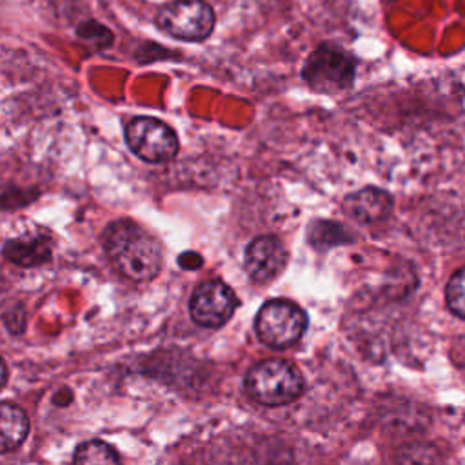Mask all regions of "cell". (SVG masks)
Masks as SVG:
<instances>
[{"label":"cell","mask_w":465,"mask_h":465,"mask_svg":"<svg viewBox=\"0 0 465 465\" xmlns=\"http://www.w3.org/2000/svg\"><path fill=\"white\" fill-rule=\"evenodd\" d=\"M111 263L133 282L153 280L162 267V249L153 234L131 220L111 222L102 232Z\"/></svg>","instance_id":"cell-1"},{"label":"cell","mask_w":465,"mask_h":465,"mask_svg":"<svg viewBox=\"0 0 465 465\" xmlns=\"http://www.w3.org/2000/svg\"><path fill=\"white\" fill-rule=\"evenodd\" d=\"M356 76L354 56L334 42H322L302 67L305 84L322 94H338L352 87Z\"/></svg>","instance_id":"cell-2"},{"label":"cell","mask_w":465,"mask_h":465,"mask_svg":"<svg viewBox=\"0 0 465 465\" xmlns=\"http://www.w3.org/2000/svg\"><path fill=\"white\" fill-rule=\"evenodd\" d=\"M245 389L258 403L280 407L294 401L302 394L303 378L291 361L265 360L247 372Z\"/></svg>","instance_id":"cell-3"},{"label":"cell","mask_w":465,"mask_h":465,"mask_svg":"<svg viewBox=\"0 0 465 465\" xmlns=\"http://www.w3.org/2000/svg\"><path fill=\"white\" fill-rule=\"evenodd\" d=\"M214 11L205 0H173L154 15V25L167 36L183 42H202L214 29Z\"/></svg>","instance_id":"cell-4"},{"label":"cell","mask_w":465,"mask_h":465,"mask_svg":"<svg viewBox=\"0 0 465 465\" xmlns=\"http://www.w3.org/2000/svg\"><path fill=\"white\" fill-rule=\"evenodd\" d=\"M305 327V312L289 300H271L263 303L254 320L260 341L272 349H287L294 345L303 336Z\"/></svg>","instance_id":"cell-5"},{"label":"cell","mask_w":465,"mask_h":465,"mask_svg":"<svg viewBox=\"0 0 465 465\" xmlns=\"http://www.w3.org/2000/svg\"><path fill=\"white\" fill-rule=\"evenodd\" d=\"M127 147L143 162L165 163L178 154V136L171 125L154 116H134L124 131Z\"/></svg>","instance_id":"cell-6"},{"label":"cell","mask_w":465,"mask_h":465,"mask_svg":"<svg viewBox=\"0 0 465 465\" xmlns=\"http://www.w3.org/2000/svg\"><path fill=\"white\" fill-rule=\"evenodd\" d=\"M236 298L232 291L216 280L200 283L189 300L191 318L203 327L223 325L232 316Z\"/></svg>","instance_id":"cell-7"},{"label":"cell","mask_w":465,"mask_h":465,"mask_svg":"<svg viewBox=\"0 0 465 465\" xmlns=\"http://www.w3.org/2000/svg\"><path fill=\"white\" fill-rule=\"evenodd\" d=\"M287 249L276 236H258L245 249V269L252 282L269 283L287 265Z\"/></svg>","instance_id":"cell-8"},{"label":"cell","mask_w":465,"mask_h":465,"mask_svg":"<svg viewBox=\"0 0 465 465\" xmlns=\"http://www.w3.org/2000/svg\"><path fill=\"white\" fill-rule=\"evenodd\" d=\"M345 213L360 223H376L385 220L392 211V198L378 187H363L345 196Z\"/></svg>","instance_id":"cell-9"},{"label":"cell","mask_w":465,"mask_h":465,"mask_svg":"<svg viewBox=\"0 0 465 465\" xmlns=\"http://www.w3.org/2000/svg\"><path fill=\"white\" fill-rule=\"evenodd\" d=\"M29 432V420L25 412L15 403L4 401L0 405V450L9 452L16 449Z\"/></svg>","instance_id":"cell-10"},{"label":"cell","mask_w":465,"mask_h":465,"mask_svg":"<svg viewBox=\"0 0 465 465\" xmlns=\"http://www.w3.org/2000/svg\"><path fill=\"white\" fill-rule=\"evenodd\" d=\"M4 254L11 262L22 267H33L40 265L49 260L51 249L44 238L29 240V242H20V240H7L4 243Z\"/></svg>","instance_id":"cell-11"},{"label":"cell","mask_w":465,"mask_h":465,"mask_svg":"<svg viewBox=\"0 0 465 465\" xmlns=\"http://www.w3.org/2000/svg\"><path fill=\"white\" fill-rule=\"evenodd\" d=\"M73 465H122L116 450L100 440H91L76 447Z\"/></svg>","instance_id":"cell-12"},{"label":"cell","mask_w":465,"mask_h":465,"mask_svg":"<svg viewBox=\"0 0 465 465\" xmlns=\"http://www.w3.org/2000/svg\"><path fill=\"white\" fill-rule=\"evenodd\" d=\"M74 33H76V38L80 42H84L93 51H104V49L111 47V44L114 40L111 29L93 18L80 22L76 25Z\"/></svg>","instance_id":"cell-13"},{"label":"cell","mask_w":465,"mask_h":465,"mask_svg":"<svg viewBox=\"0 0 465 465\" xmlns=\"http://www.w3.org/2000/svg\"><path fill=\"white\" fill-rule=\"evenodd\" d=\"M309 240L314 247L325 249V247H331V245L345 243L349 240V234L340 223L322 220V222L312 223V227L309 231Z\"/></svg>","instance_id":"cell-14"},{"label":"cell","mask_w":465,"mask_h":465,"mask_svg":"<svg viewBox=\"0 0 465 465\" xmlns=\"http://www.w3.org/2000/svg\"><path fill=\"white\" fill-rule=\"evenodd\" d=\"M445 302L452 314L465 320V267L458 269L447 282Z\"/></svg>","instance_id":"cell-15"},{"label":"cell","mask_w":465,"mask_h":465,"mask_svg":"<svg viewBox=\"0 0 465 465\" xmlns=\"http://www.w3.org/2000/svg\"><path fill=\"white\" fill-rule=\"evenodd\" d=\"M438 458L436 449L427 443H409L398 454L400 465H438Z\"/></svg>","instance_id":"cell-16"},{"label":"cell","mask_w":465,"mask_h":465,"mask_svg":"<svg viewBox=\"0 0 465 465\" xmlns=\"http://www.w3.org/2000/svg\"><path fill=\"white\" fill-rule=\"evenodd\" d=\"M4 323L9 329V332L20 334L25 327V312H24L22 305H13L11 309H7L4 312Z\"/></svg>","instance_id":"cell-17"},{"label":"cell","mask_w":465,"mask_h":465,"mask_svg":"<svg viewBox=\"0 0 465 465\" xmlns=\"http://www.w3.org/2000/svg\"><path fill=\"white\" fill-rule=\"evenodd\" d=\"M178 263H180L183 269H198V267L203 263V260H202V256L196 254V252H183V254L178 258Z\"/></svg>","instance_id":"cell-18"}]
</instances>
